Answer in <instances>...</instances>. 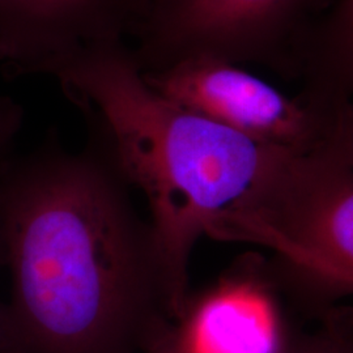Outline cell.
Returning <instances> with one entry per match:
<instances>
[{"instance_id":"9","label":"cell","mask_w":353,"mask_h":353,"mask_svg":"<svg viewBox=\"0 0 353 353\" xmlns=\"http://www.w3.org/2000/svg\"><path fill=\"white\" fill-rule=\"evenodd\" d=\"M321 326L312 334L287 332L275 353H343L345 316L343 307H334L319 318Z\"/></svg>"},{"instance_id":"4","label":"cell","mask_w":353,"mask_h":353,"mask_svg":"<svg viewBox=\"0 0 353 353\" xmlns=\"http://www.w3.org/2000/svg\"><path fill=\"white\" fill-rule=\"evenodd\" d=\"M330 0H151L132 37L143 74L190 58L297 77L303 43Z\"/></svg>"},{"instance_id":"12","label":"cell","mask_w":353,"mask_h":353,"mask_svg":"<svg viewBox=\"0 0 353 353\" xmlns=\"http://www.w3.org/2000/svg\"><path fill=\"white\" fill-rule=\"evenodd\" d=\"M348 345H350V353H353V309H350V322H348Z\"/></svg>"},{"instance_id":"8","label":"cell","mask_w":353,"mask_h":353,"mask_svg":"<svg viewBox=\"0 0 353 353\" xmlns=\"http://www.w3.org/2000/svg\"><path fill=\"white\" fill-rule=\"evenodd\" d=\"M300 97L330 108L352 103L353 0H330L303 43Z\"/></svg>"},{"instance_id":"10","label":"cell","mask_w":353,"mask_h":353,"mask_svg":"<svg viewBox=\"0 0 353 353\" xmlns=\"http://www.w3.org/2000/svg\"><path fill=\"white\" fill-rule=\"evenodd\" d=\"M145 353H189L178 325L169 331L164 339L153 345Z\"/></svg>"},{"instance_id":"2","label":"cell","mask_w":353,"mask_h":353,"mask_svg":"<svg viewBox=\"0 0 353 353\" xmlns=\"http://www.w3.org/2000/svg\"><path fill=\"white\" fill-rule=\"evenodd\" d=\"M55 77L88 117L94 140L127 185L139 188L179 319L189 261L203 236L221 241L284 150L170 101L145 81L127 43L84 51Z\"/></svg>"},{"instance_id":"13","label":"cell","mask_w":353,"mask_h":353,"mask_svg":"<svg viewBox=\"0 0 353 353\" xmlns=\"http://www.w3.org/2000/svg\"><path fill=\"white\" fill-rule=\"evenodd\" d=\"M345 325L348 326V313L345 312ZM345 326V341H344V352L350 353V347H348V327Z\"/></svg>"},{"instance_id":"11","label":"cell","mask_w":353,"mask_h":353,"mask_svg":"<svg viewBox=\"0 0 353 353\" xmlns=\"http://www.w3.org/2000/svg\"><path fill=\"white\" fill-rule=\"evenodd\" d=\"M0 263H4V248H3V237H1V227H0ZM8 334L6 325L4 310L0 309V353L8 352Z\"/></svg>"},{"instance_id":"6","label":"cell","mask_w":353,"mask_h":353,"mask_svg":"<svg viewBox=\"0 0 353 353\" xmlns=\"http://www.w3.org/2000/svg\"><path fill=\"white\" fill-rule=\"evenodd\" d=\"M151 0H0V63L52 76L76 55L132 39Z\"/></svg>"},{"instance_id":"7","label":"cell","mask_w":353,"mask_h":353,"mask_svg":"<svg viewBox=\"0 0 353 353\" xmlns=\"http://www.w3.org/2000/svg\"><path fill=\"white\" fill-rule=\"evenodd\" d=\"M278 288L261 259L246 261L190 299L178 321L189 353H275L283 327Z\"/></svg>"},{"instance_id":"1","label":"cell","mask_w":353,"mask_h":353,"mask_svg":"<svg viewBox=\"0 0 353 353\" xmlns=\"http://www.w3.org/2000/svg\"><path fill=\"white\" fill-rule=\"evenodd\" d=\"M101 147L0 166L11 353H145L176 325L150 223Z\"/></svg>"},{"instance_id":"5","label":"cell","mask_w":353,"mask_h":353,"mask_svg":"<svg viewBox=\"0 0 353 353\" xmlns=\"http://www.w3.org/2000/svg\"><path fill=\"white\" fill-rule=\"evenodd\" d=\"M143 76L170 101L270 147L309 154L353 141V102L290 99L239 64L201 57Z\"/></svg>"},{"instance_id":"3","label":"cell","mask_w":353,"mask_h":353,"mask_svg":"<svg viewBox=\"0 0 353 353\" xmlns=\"http://www.w3.org/2000/svg\"><path fill=\"white\" fill-rule=\"evenodd\" d=\"M224 240L272 252L267 268L279 292L312 316L353 294V141L281 152Z\"/></svg>"}]
</instances>
